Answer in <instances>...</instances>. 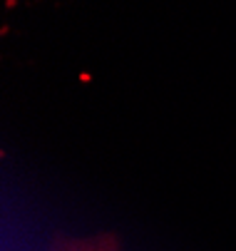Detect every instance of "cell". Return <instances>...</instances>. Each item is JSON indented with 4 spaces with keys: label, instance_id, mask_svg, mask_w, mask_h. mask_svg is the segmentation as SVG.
Instances as JSON below:
<instances>
[{
    "label": "cell",
    "instance_id": "obj_1",
    "mask_svg": "<svg viewBox=\"0 0 236 251\" xmlns=\"http://www.w3.org/2000/svg\"><path fill=\"white\" fill-rule=\"evenodd\" d=\"M50 251H122V246L115 234L105 231L85 239H57L50 246Z\"/></svg>",
    "mask_w": 236,
    "mask_h": 251
}]
</instances>
